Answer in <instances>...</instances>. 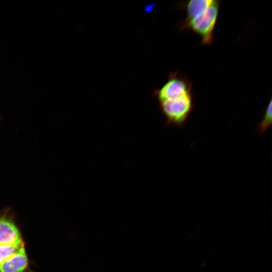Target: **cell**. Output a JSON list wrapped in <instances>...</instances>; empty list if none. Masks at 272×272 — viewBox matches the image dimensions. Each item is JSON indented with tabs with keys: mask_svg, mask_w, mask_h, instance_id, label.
I'll use <instances>...</instances> for the list:
<instances>
[{
	"mask_svg": "<svg viewBox=\"0 0 272 272\" xmlns=\"http://www.w3.org/2000/svg\"><path fill=\"white\" fill-rule=\"evenodd\" d=\"M23 242L21 233L14 222L0 217V244L11 245Z\"/></svg>",
	"mask_w": 272,
	"mask_h": 272,
	"instance_id": "4",
	"label": "cell"
},
{
	"mask_svg": "<svg viewBox=\"0 0 272 272\" xmlns=\"http://www.w3.org/2000/svg\"><path fill=\"white\" fill-rule=\"evenodd\" d=\"M212 0H191L186 4L187 18L185 23L203 12L212 3Z\"/></svg>",
	"mask_w": 272,
	"mask_h": 272,
	"instance_id": "6",
	"label": "cell"
},
{
	"mask_svg": "<svg viewBox=\"0 0 272 272\" xmlns=\"http://www.w3.org/2000/svg\"><path fill=\"white\" fill-rule=\"evenodd\" d=\"M160 102L168 122L179 127L184 124L193 105L191 93Z\"/></svg>",
	"mask_w": 272,
	"mask_h": 272,
	"instance_id": "2",
	"label": "cell"
},
{
	"mask_svg": "<svg viewBox=\"0 0 272 272\" xmlns=\"http://www.w3.org/2000/svg\"><path fill=\"white\" fill-rule=\"evenodd\" d=\"M24 246L0 263V272H23L28 265Z\"/></svg>",
	"mask_w": 272,
	"mask_h": 272,
	"instance_id": "5",
	"label": "cell"
},
{
	"mask_svg": "<svg viewBox=\"0 0 272 272\" xmlns=\"http://www.w3.org/2000/svg\"><path fill=\"white\" fill-rule=\"evenodd\" d=\"M23 246V242L11 245L0 244V263L7 258L18 252Z\"/></svg>",
	"mask_w": 272,
	"mask_h": 272,
	"instance_id": "7",
	"label": "cell"
},
{
	"mask_svg": "<svg viewBox=\"0 0 272 272\" xmlns=\"http://www.w3.org/2000/svg\"><path fill=\"white\" fill-rule=\"evenodd\" d=\"M191 85L182 77L173 76L158 92L160 101L179 97L191 93Z\"/></svg>",
	"mask_w": 272,
	"mask_h": 272,
	"instance_id": "3",
	"label": "cell"
},
{
	"mask_svg": "<svg viewBox=\"0 0 272 272\" xmlns=\"http://www.w3.org/2000/svg\"><path fill=\"white\" fill-rule=\"evenodd\" d=\"M219 7V2L213 1L203 12L184 23L183 27L191 28L201 36L202 44H211L213 40Z\"/></svg>",
	"mask_w": 272,
	"mask_h": 272,
	"instance_id": "1",
	"label": "cell"
},
{
	"mask_svg": "<svg viewBox=\"0 0 272 272\" xmlns=\"http://www.w3.org/2000/svg\"><path fill=\"white\" fill-rule=\"evenodd\" d=\"M206 264V262H204L202 263V264L201 265V267H203L205 266V265Z\"/></svg>",
	"mask_w": 272,
	"mask_h": 272,
	"instance_id": "9",
	"label": "cell"
},
{
	"mask_svg": "<svg viewBox=\"0 0 272 272\" xmlns=\"http://www.w3.org/2000/svg\"><path fill=\"white\" fill-rule=\"evenodd\" d=\"M271 100L266 107L264 116L258 125L257 130L258 133L261 134L264 132L271 125L272 122V109Z\"/></svg>",
	"mask_w": 272,
	"mask_h": 272,
	"instance_id": "8",
	"label": "cell"
}]
</instances>
